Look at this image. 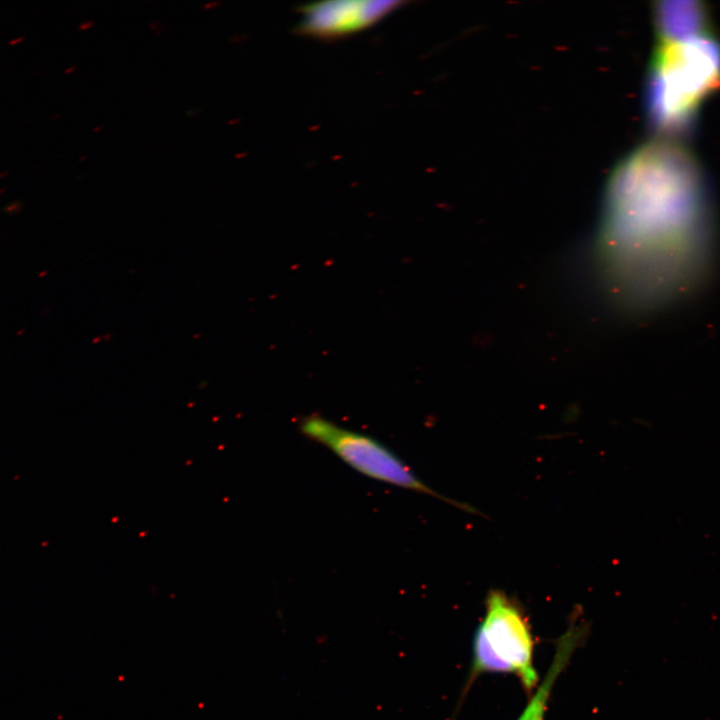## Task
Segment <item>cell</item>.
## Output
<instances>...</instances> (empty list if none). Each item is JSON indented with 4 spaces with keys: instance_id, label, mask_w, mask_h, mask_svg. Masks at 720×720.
Segmentation results:
<instances>
[{
    "instance_id": "obj_1",
    "label": "cell",
    "mask_w": 720,
    "mask_h": 720,
    "mask_svg": "<svg viewBox=\"0 0 720 720\" xmlns=\"http://www.w3.org/2000/svg\"><path fill=\"white\" fill-rule=\"evenodd\" d=\"M711 224L695 156L667 138L641 146L608 185L598 251L610 290L638 307L690 291L707 266Z\"/></svg>"
},
{
    "instance_id": "obj_2",
    "label": "cell",
    "mask_w": 720,
    "mask_h": 720,
    "mask_svg": "<svg viewBox=\"0 0 720 720\" xmlns=\"http://www.w3.org/2000/svg\"><path fill=\"white\" fill-rule=\"evenodd\" d=\"M720 88V42L710 31L660 39L646 88L653 128L672 139L694 124L700 106Z\"/></svg>"
},
{
    "instance_id": "obj_3",
    "label": "cell",
    "mask_w": 720,
    "mask_h": 720,
    "mask_svg": "<svg viewBox=\"0 0 720 720\" xmlns=\"http://www.w3.org/2000/svg\"><path fill=\"white\" fill-rule=\"evenodd\" d=\"M533 656L534 639L526 616L506 594L490 591L484 617L473 636L472 662L461 701L475 680L486 673L513 674L531 692L539 679Z\"/></svg>"
},
{
    "instance_id": "obj_4",
    "label": "cell",
    "mask_w": 720,
    "mask_h": 720,
    "mask_svg": "<svg viewBox=\"0 0 720 720\" xmlns=\"http://www.w3.org/2000/svg\"><path fill=\"white\" fill-rule=\"evenodd\" d=\"M299 430L305 437L325 446L348 466L371 479L427 494L464 510H472L434 491L396 453L369 435L341 427L315 414L302 418Z\"/></svg>"
},
{
    "instance_id": "obj_5",
    "label": "cell",
    "mask_w": 720,
    "mask_h": 720,
    "mask_svg": "<svg viewBox=\"0 0 720 720\" xmlns=\"http://www.w3.org/2000/svg\"><path fill=\"white\" fill-rule=\"evenodd\" d=\"M404 1L334 0L298 7L302 17L295 32L304 36L332 40L376 24L398 9Z\"/></svg>"
},
{
    "instance_id": "obj_6",
    "label": "cell",
    "mask_w": 720,
    "mask_h": 720,
    "mask_svg": "<svg viewBox=\"0 0 720 720\" xmlns=\"http://www.w3.org/2000/svg\"><path fill=\"white\" fill-rule=\"evenodd\" d=\"M585 634L584 625L574 622L560 636L544 679L537 685L536 692L516 720H544L548 701L557 678L569 663L574 651L581 645Z\"/></svg>"
},
{
    "instance_id": "obj_7",
    "label": "cell",
    "mask_w": 720,
    "mask_h": 720,
    "mask_svg": "<svg viewBox=\"0 0 720 720\" xmlns=\"http://www.w3.org/2000/svg\"><path fill=\"white\" fill-rule=\"evenodd\" d=\"M655 16L660 39H679L710 31L706 8L698 1L659 2Z\"/></svg>"
},
{
    "instance_id": "obj_8",
    "label": "cell",
    "mask_w": 720,
    "mask_h": 720,
    "mask_svg": "<svg viewBox=\"0 0 720 720\" xmlns=\"http://www.w3.org/2000/svg\"><path fill=\"white\" fill-rule=\"evenodd\" d=\"M93 24H94V22H93L92 20L85 21V22H83V23H81V24L79 25V29L85 30V29L90 28L91 26H93Z\"/></svg>"
},
{
    "instance_id": "obj_9",
    "label": "cell",
    "mask_w": 720,
    "mask_h": 720,
    "mask_svg": "<svg viewBox=\"0 0 720 720\" xmlns=\"http://www.w3.org/2000/svg\"><path fill=\"white\" fill-rule=\"evenodd\" d=\"M18 207H20V203L14 202L11 205L7 206L5 210L8 212H11V211H15Z\"/></svg>"
},
{
    "instance_id": "obj_10",
    "label": "cell",
    "mask_w": 720,
    "mask_h": 720,
    "mask_svg": "<svg viewBox=\"0 0 720 720\" xmlns=\"http://www.w3.org/2000/svg\"><path fill=\"white\" fill-rule=\"evenodd\" d=\"M218 5H220V2H211V3H206V4H204V5H203V8H204V9H211L212 6H213V7H215V6L217 7Z\"/></svg>"
},
{
    "instance_id": "obj_11",
    "label": "cell",
    "mask_w": 720,
    "mask_h": 720,
    "mask_svg": "<svg viewBox=\"0 0 720 720\" xmlns=\"http://www.w3.org/2000/svg\"><path fill=\"white\" fill-rule=\"evenodd\" d=\"M23 40H24V37H23V36L18 37V38H14V39H12V40L9 41V45L17 44V43H19V42H21V41H23Z\"/></svg>"
},
{
    "instance_id": "obj_12",
    "label": "cell",
    "mask_w": 720,
    "mask_h": 720,
    "mask_svg": "<svg viewBox=\"0 0 720 720\" xmlns=\"http://www.w3.org/2000/svg\"><path fill=\"white\" fill-rule=\"evenodd\" d=\"M75 68H76V66H71V67L65 69V70H64V73H70V72L74 71Z\"/></svg>"
},
{
    "instance_id": "obj_13",
    "label": "cell",
    "mask_w": 720,
    "mask_h": 720,
    "mask_svg": "<svg viewBox=\"0 0 720 720\" xmlns=\"http://www.w3.org/2000/svg\"><path fill=\"white\" fill-rule=\"evenodd\" d=\"M6 174H8V171H5V172L1 173V174H0V177H3V176L6 175Z\"/></svg>"
},
{
    "instance_id": "obj_14",
    "label": "cell",
    "mask_w": 720,
    "mask_h": 720,
    "mask_svg": "<svg viewBox=\"0 0 720 720\" xmlns=\"http://www.w3.org/2000/svg\"><path fill=\"white\" fill-rule=\"evenodd\" d=\"M4 190H5V189H1V190H0V193H2Z\"/></svg>"
}]
</instances>
